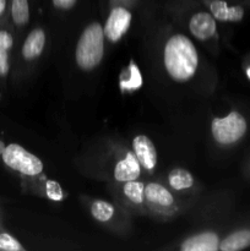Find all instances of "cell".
<instances>
[{
  "label": "cell",
  "instance_id": "obj_22",
  "mask_svg": "<svg viewBox=\"0 0 250 251\" xmlns=\"http://www.w3.org/2000/svg\"><path fill=\"white\" fill-rule=\"evenodd\" d=\"M243 70H244V74L248 80L250 81V55L247 56V59H245L244 64H243Z\"/></svg>",
  "mask_w": 250,
  "mask_h": 251
},
{
  "label": "cell",
  "instance_id": "obj_11",
  "mask_svg": "<svg viewBox=\"0 0 250 251\" xmlns=\"http://www.w3.org/2000/svg\"><path fill=\"white\" fill-rule=\"evenodd\" d=\"M132 153L135 154L141 168L149 173H153L157 167V150L153 141L147 135L139 134L131 141Z\"/></svg>",
  "mask_w": 250,
  "mask_h": 251
},
{
  "label": "cell",
  "instance_id": "obj_20",
  "mask_svg": "<svg viewBox=\"0 0 250 251\" xmlns=\"http://www.w3.org/2000/svg\"><path fill=\"white\" fill-rule=\"evenodd\" d=\"M10 0H0V26L9 22Z\"/></svg>",
  "mask_w": 250,
  "mask_h": 251
},
{
  "label": "cell",
  "instance_id": "obj_12",
  "mask_svg": "<svg viewBox=\"0 0 250 251\" xmlns=\"http://www.w3.org/2000/svg\"><path fill=\"white\" fill-rule=\"evenodd\" d=\"M220 242L217 233L206 230L184 239L179 249L181 251H218Z\"/></svg>",
  "mask_w": 250,
  "mask_h": 251
},
{
  "label": "cell",
  "instance_id": "obj_8",
  "mask_svg": "<svg viewBox=\"0 0 250 251\" xmlns=\"http://www.w3.org/2000/svg\"><path fill=\"white\" fill-rule=\"evenodd\" d=\"M47 32L43 27H34L25 36L20 47V59L25 65L36 63L46 50Z\"/></svg>",
  "mask_w": 250,
  "mask_h": 251
},
{
  "label": "cell",
  "instance_id": "obj_14",
  "mask_svg": "<svg viewBox=\"0 0 250 251\" xmlns=\"http://www.w3.org/2000/svg\"><path fill=\"white\" fill-rule=\"evenodd\" d=\"M32 0H10L9 24L14 28L16 37L24 32L31 21Z\"/></svg>",
  "mask_w": 250,
  "mask_h": 251
},
{
  "label": "cell",
  "instance_id": "obj_17",
  "mask_svg": "<svg viewBox=\"0 0 250 251\" xmlns=\"http://www.w3.org/2000/svg\"><path fill=\"white\" fill-rule=\"evenodd\" d=\"M145 181L140 179L135 180L125 181L123 183L122 193L124 198L134 206H144L145 205Z\"/></svg>",
  "mask_w": 250,
  "mask_h": 251
},
{
  "label": "cell",
  "instance_id": "obj_23",
  "mask_svg": "<svg viewBox=\"0 0 250 251\" xmlns=\"http://www.w3.org/2000/svg\"><path fill=\"white\" fill-rule=\"evenodd\" d=\"M247 173H248V176H250V157H249V159H248V163H247Z\"/></svg>",
  "mask_w": 250,
  "mask_h": 251
},
{
  "label": "cell",
  "instance_id": "obj_15",
  "mask_svg": "<svg viewBox=\"0 0 250 251\" xmlns=\"http://www.w3.org/2000/svg\"><path fill=\"white\" fill-rule=\"evenodd\" d=\"M250 248V226L237 228L220 242V251H239Z\"/></svg>",
  "mask_w": 250,
  "mask_h": 251
},
{
  "label": "cell",
  "instance_id": "obj_19",
  "mask_svg": "<svg viewBox=\"0 0 250 251\" xmlns=\"http://www.w3.org/2000/svg\"><path fill=\"white\" fill-rule=\"evenodd\" d=\"M0 250L1 251H25L26 248L12 234L0 230Z\"/></svg>",
  "mask_w": 250,
  "mask_h": 251
},
{
  "label": "cell",
  "instance_id": "obj_24",
  "mask_svg": "<svg viewBox=\"0 0 250 251\" xmlns=\"http://www.w3.org/2000/svg\"><path fill=\"white\" fill-rule=\"evenodd\" d=\"M4 147H5L4 142L0 141V154H1V152H2V150H4Z\"/></svg>",
  "mask_w": 250,
  "mask_h": 251
},
{
  "label": "cell",
  "instance_id": "obj_1",
  "mask_svg": "<svg viewBox=\"0 0 250 251\" xmlns=\"http://www.w3.org/2000/svg\"><path fill=\"white\" fill-rule=\"evenodd\" d=\"M162 59L167 75L175 82H188L198 71V49L194 42L183 33H173L167 38Z\"/></svg>",
  "mask_w": 250,
  "mask_h": 251
},
{
  "label": "cell",
  "instance_id": "obj_4",
  "mask_svg": "<svg viewBox=\"0 0 250 251\" xmlns=\"http://www.w3.org/2000/svg\"><path fill=\"white\" fill-rule=\"evenodd\" d=\"M0 157L7 168L29 178L41 176L44 169V164L39 157L15 142L6 145Z\"/></svg>",
  "mask_w": 250,
  "mask_h": 251
},
{
  "label": "cell",
  "instance_id": "obj_18",
  "mask_svg": "<svg viewBox=\"0 0 250 251\" xmlns=\"http://www.w3.org/2000/svg\"><path fill=\"white\" fill-rule=\"evenodd\" d=\"M91 215L100 223L109 222L115 215V207L105 200H95L91 203Z\"/></svg>",
  "mask_w": 250,
  "mask_h": 251
},
{
  "label": "cell",
  "instance_id": "obj_7",
  "mask_svg": "<svg viewBox=\"0 0 250 251\" xmlns=\"http://www.w3.org/2000/svg\"><path fill=\"white\" fill-rule=\"evenodd\" d=\"M145 205L161 215H173L176 211V200L173 193L158 181H150L145 185Z\"/></svg>",
  "mask_w": 250,
  "mask_h": 251
},
{
  "label": "cell",
  "instance_id": "obj_10",
  "mask_svg": "<svg viewBox=\"0 0 250 251\" xmlns=\"http://www.w3.org/2000/svg\"><path fill=\"white\" fill-rule=\"evenodd\" d=\"M16 33L9 22L0 26V81L5 82L12 69Z\"/></svg>",
  "mask_w": 250,
  "mask_h": 251
},
{
  "label": "cell",
  "instance_id": "obj_9",
  "mask_svg": "<svg viewBox=\"0 0 250 251\" xmlns=\"http://www.w3.org/2000/svg\"><path fill=\"white\" fill-rule=\"evenodd\" d=\"M188 21L189 31L199 41L207 42L217 37V20L212 16L208 10H195L189 16Z\"/></svg>",
  "mask_w": 250,
  "mask_h": 251
},
{
  "label": "cell",
  "instance_id": "obj_13",
  "mask_svg": "<svg viewBox=\"0 0 250 251\" xmlns=\"http://www.w3.org/2000/svg\"><path fill=\"white\" fill-rule=\"evenodd\" d=\"M141 164L136 159L132 152H126L124 157L118 159L113 169V176L118 183H125V181L135 180L141 176Z\"/></svg>",
  "mask_w": 250,
  "mask_h": 251
},
{
  "label": "cell",
  "instance_id": "obj_6",
  "mask_svg": "<svg viewBox=\"0 0 250 251\" xmlns=\"http://www.w3.org/2000/svg\"><path fill=\"white\" fill-rule=\"evenodd\" d=\"M132 22V12L125 5H110L107 20L103 26L105 39L110 43H118L129 31Z\"/></svg>",
  "mask_w": 250,
  "mask_h": 251
},
{
  "label": "cell",
  "instance_id": "obj_3",
  "mask_svg": "<svg viewBox=\"0 0 250 251\" xmlns=\"http://www.w3.org/2000/svg\"><path fill=\"white\" fill-rule=\"evenodd\" d=\"M211 136L221 147L229 149L239 145L249 131V120L240 110L232 109L225 117L213 118L210 125Z\"/></svg>",
  "mask_w": 250,
  "mask_h": 251
},
{
  "label": "cell",
  "instance_id": "obj_2",
  "mask_svg": "<svg viewBox=\"0 0 250 251\" xmlns=\"http://www.w3.org/2000/svg\"><path fill=\"white\" fill-rule=\"evenodd\" d=\"M105 36L98 21L88 24L81 32L75 48L76 65L83 71H92L104 58Z\"/></svg>",
  "mask_w": 250,
  "mask_h": 251
},
{
  "label": "cell",
  "instance_id": "obj_5",
  "mask_svg": "<svg viewBox=\"0 0 250 251\" xmlns=\"http://www.w3.org/2000/svg\"><path fill=\"white\" fill-rule=\"evenodd\" d=\"M207 10L217 22L237 24L243 21L250 10V0H205Z\"/></svg>",
  "mask_w": 250,
  "mask_h": 251
},
{
  "label": "cell",
  "instance_id": "obj_16",
  "mask_svg": "<svg viewBox=\"0 0 250 251\" xmlns=\"http://www.w3.org/2000/svg\"><path fill=\"white\" fill-rule=\"evenodd\" d=\"M167 181L171 190L176 193L191 190L195 185V178L193 174L185 168H174L169 172L167 176Z\"/></svg>",
  "mask_w": 250,
  "mask_h": 251
},
{
  "label": "cell",
  "instance_id": "obj_21",
  "mask_svg": "<svg viewBox=\"0 0 250 251\" xmlns=\"http://www.w3.org/2000/svg\"><path fill=\"white\" fill-rule=\"evenodd\" d=\"M136 0H109L110 5H125V6H131L132 4H135Z\"/></svg>",
  "mask_w": 250,
  "mask_h": 251
},
{
  "label": "cell",
  "instance_id": "obj_25",
  "mask_svg": "<svg viewBox=\"0 0 250 251\" xmlns=\"http://www.w3.org/2000/svg\"><path fill=\"white\" fill-rule=\"evenodd\" d=\"M0 215H1V213H0Z\"/></svg>",
  "mask_w": 250,
  "mask_h": 251
}]
</instances>
